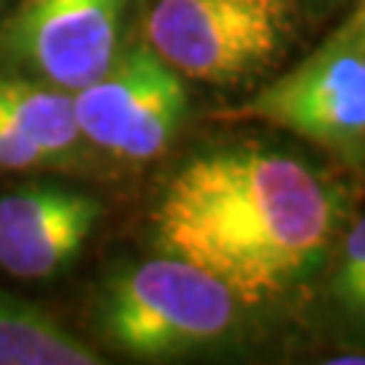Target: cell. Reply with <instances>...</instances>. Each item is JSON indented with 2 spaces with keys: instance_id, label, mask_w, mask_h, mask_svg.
Masks as SVG:
<instances>
[{
  "instance_id": "5b68a950",
  "label": "cell",
  "mask_w": 365,
  "mask_h": 365,
  "mask_svg": "<svg viewBox=\"0 0 365 365\" xmlns=\"http://www.w3.org/2000/svg\"><path fill=\"white\" fill-rule=\"evenodd\" d=\"M81 138L130 160L157 157L187 114V87L152 46H133L101 78L73 92Z\"/></svg>"
},
{
  "instance_id": "8fae6325",
  "label": "cell",
  "mask_w": 365,
  "mask_h": 365,
  "mask_svg": "<svg viewBox=\"0 0 365 365\" xmlns=\"http://www.w3.org/2000/svg\"><path fill=\"white\" fill-rule=\"evenodd\" d=\"M41 163H46V155L33 141H27L11 125V119L0 111V168L22 170Z\"/></svg>"
},
{
  "instance_id": "ba28073f",
  "label": "cell",
  "mask_w": 365,
  "mask_h": 365,
  "mask_svg": "<svg viewBox=\"0 0 365 365\" xmlns=\"http://www.w3.org/2000/svg\"><path fill=\"white\" fill-rule=\"evenodd\" d=\"M103 363L49 312L0 292V365H98Z\"/></svg>"
},
{
  "instance_id": "7c38bea8",
  "label": "cell",
  "mask_w": 365,
  "mask_h": 365,
  "mask_svg": "<svg viewBox=\"0 0 365 365\" xmlns=\"http://www.w3.org/2000/svg\"><path fill=\"white\" fill-rule=\"evenodd\" d=\"M346 27H349L354 36L365 43V0H360V9L352 14V19L346 22Z\"/></svg>"
},
{
  "instance_id": "52a82bcc",
  "label": "cell",
  "mask_w": 365,
  "mask_h": 365,
  "mask_svg": "<svg viewBox=\"0 0 365 365\" xmlns=\"http://www.w3.org/2000/svg\"><path fill=\"white\" fill-rule=\"evenodd\" d=\"M101 203L66 187H25L0 197V268L19 279H49L78 257Z\"/></svg>"
},
{
  "instance_id": "8992f818",
  "label": "cell",
  "mask_w": 365,
  "mask_h": 365,
  "mask_svg": "<svg viewBox=\"0 0 365 365\" xmlns=\"http://www.w3.org/2000/svg\"><path fill=\"white\" fill-rule=\"evenodd\" d=\"M128 0H22L0 33V57L27 78L76 92L117 60Z\"/></svg>"
},
{
  "instance_id": "277c9868",
  "label": "cell",
  "mask_w": 365,
  "mask_h": 365,
  "mask_svg": "<svg viewBox=\"0 0 365 365\" xmlns=\"http://www.w3.org/2000/svg\"><path fill=\"white\" fill-rule=\"evenodd\" d=\"M260 119L346 157L365 152V43L339 27L300 66L227 111Z\"/></svg>"
},
{
  "instance_id": "9c48e42d",
  "label": "cell",
  "mask_w": 365,
  "mask_h": 365,
  "mask_svg": "<svg viewBox=\"0 0 365 365\" xmlns=\"http://www.w3.org/2000/svg\"><path fill=\"white\" fill-rule=\"evenodd\" d=\"M0 111L46 160L68 155L81 141L73 92L27 76H0Z\"/></svg>"
},
{
  "instance_id": "30bf717a",
  "label": "cell",
  "mask_w": 365,
  "mask_h": 365,
  "mask_svg": "<svg viewBox=\"0 0 365 365\" xmlns=\"http://www.w3.org/2000/svg\"><path fill=\"white\" fill-rule=\"evenodd\" d=\"M333 295L344 306V312L365 319V217L346 235Z\"/></svg>"
},
{
  "instance_id": "6da1fadb",
  "label": "cell",
  "mask_w": 365,
  "mask_h": 365,
  "mask_svg": "<svg viewBox=\"0 0 365 365\" xmlns=\"http://www.w3.org/2000/svg\"><path fill=\"white\" fill-rule=\"evenodd\" d=\"M163 255L197 265L244 303L298 284L322 260L339 197L298 157L235 146L190 160L155 209Z\"/></svg>"
},
{
  "instance_id": "7a4b0ae2",
  "label": "cell",
  "mask_w": 365,
  "mask_h": 365,
  "mask_svg": "<svg viewBox=\"0 0 365 365\" xmlns=\"http://www.w3.org/2000/svg\"><path fill=\"white\" fill-rule=\"evenodd\" d=\"M98 317L117 349L168 357L222 339L235 319V295L197 265L165 255L114 276Z\"/></svg>"
},
{
  "instance_id": "4fadbf2b",
  "label": "cell",
  "mask_w": 365,
  "mask_h": 365,
  "mask_svg": "<svg viewBox=\"0 0 365 365\" xmlns=\"http://www.w3.org/2000/svg\"><path fill=\"white\" fill-rule=\"evenodd\" d=\"M330 365H365V357H357V354H344V357H333L327 360Z\"/></svg>"
},
{
  "instance_id": "3957f363",
  "label": "cell",
  "mask_w": 365,
  "mask_h": 365,
  "mask_svg": "<svg viewBox=\"0 0 365 365\" xmlns=\"http://www.w3.org/2000/svg\"><path fill=\"white\" fill-rule=\"evenodd\" d=\"M295 30L289 0H155L146 41L168 66L211 84L260 76Z\"/></svg>"
}]
</instances>
